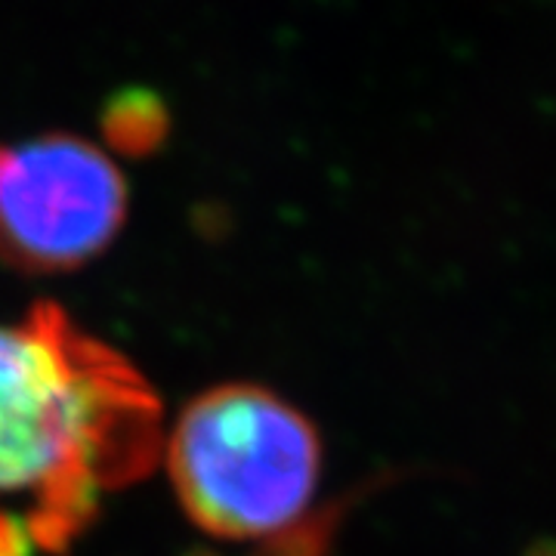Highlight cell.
<instances>
[{
    "instance_id": "4",
    "label": "cell",
    "mask_w": 556,
    "mask_h": 556,
    "mask_svg": "<svg viewBox=\"0 0 556 556\" xmlns=\"http://www.w3.org/2000/svg\"><path fill=\"white\" fill-rule=\"evenodd\" d=\"M167 109L149 90H127L105 105L102 130L124 155H142L167 137Z\"/></svg>"
},
{
    "instance_id": "1",
    "label": "cell",
    "mask_w": 556,
    "mask_h": 556,
    "mask_svg": "<svg viewBox=\"0 0 556 556\" xmlns=\"http://www.w3.org/2000/svg\"><path fill=\"white\" fill-rule=\"evenodd\" d=\"M164 415L137 368L53 303L0 321V556H53L161 464Z\"/></svg>"
},
{
    "instance_id": "2",
    "label": "cell",
    "mask_w": 556,
    "mask_h": 556,
    "mask_svg": "<svg viewBox=\"0 0 556 556\" xmlns=\"http://www.w3.org/2000/svg\"><path fill=\"white\" fill-rule=\"evenodd\" d=\"M161 460L201 532L269 541L306 517L321 479V439L273 390L226 383L179 412Z\"/></svg>"
},
{
    "instance_id": "3",
    "label": "cell",
    "mask_w": 556,
    "mask_h": 556,
    "mask_svg": "<svg viewBox=\"0 0 556 556\" xmlns=\"http://www.w3.org/2000/svg\"><path fill=\"white\" fill-rule=\"evenodd\" d=\"M130 189L115 159L72 134L0 142V257L22 273H72L118 239Z\"/></svg>"
}]
</instances>
